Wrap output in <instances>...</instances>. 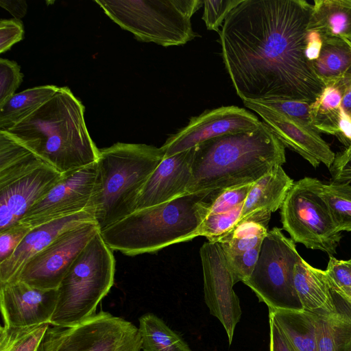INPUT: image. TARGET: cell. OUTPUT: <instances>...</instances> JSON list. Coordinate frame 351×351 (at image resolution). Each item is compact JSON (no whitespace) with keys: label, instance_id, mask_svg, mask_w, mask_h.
I'll use <instances>...</instances> for the list:
<instances>
[{"label":"cell","instance_id":"obj_1","mask_svg":"<svg viewBox=\"0 0 351 351\" xmlns=\"http://www.w3.org/2000/svg\"><path fill=\"white\" fill-rule=\"evenodd\" d=\"M313 4L305 0H243L219 33L221 55L243 101L313 103L325 86L305 54Z\"/></svg>","mask_w":351,"mask_h":351},{"label":"cell","instance_id":"obj_2","mask_svg":"<svg viewBox=\"0 0 351 351\" xmlns=\"http://www.w3.org/2000/svg\"><path fill=\"white\" fill-rule=\"evenodd\" d=\"M285 162V147L263 121L254 130L220 136L194 147L187 193L254 183Z\"/></svg>","mask_w":351,"mask_h":351},{"label":"cell","instance_id":"obj_3","mask_svg":"<svg viewBox=\"0 0 351 351\" xmlns=\"http://www.w3.org/2000/svg\"><path fill=\"white\" fill-rule=\"evenodd\" d=\"M62 174L96 162L99 149L84 120V106L71 90L54 95L28 117L4 130Z\"/></svg>","mask_w":351,"mask_h":351},{"label":"cell","instance_id":"obj_4","mask_svg":"<svg viewBox=\"0 0 351 351\" xmlns=\"http://www.w3.org/2000/svg\"><path fill=\"white\" fill-rule=\"evenodd\" d=\"M219 191L186 193L171 201L136 210L101 231L112 251L134 256L155 253L197 237Z\"/></svg>","mask_w":351,"mask_h":351},{"label":"cell","instance_id":"obj_5","mask_svg":"<svg viewBox=\"0 0 351 351\" xmlns=\"http://www.w3.org/2000/svg\"><path fill=\"white\" fill-rule=\"evenodd\" d=\"M164 156L161 147L146 144L99 149L90 207L101 231L136 211L142 188Z\"/></svg>","mask_w":351,"mask_h":351},{"label":"cell","instance_id":"obj_6","mask_svg":"<svg viewBox=\"0 0 351 351\" xmlns=\"http://www.w3.org/2000/svg\"><path fill=\"white\" fill-rule=\"evenodd\" d=\"M115 258L101 231L86 245L63 277L50 325L72 326L95 315L114 285Z\"/></svg>","mask_w":351,"mask_h":351},{"label":"cell","instance_id":"obj_7","mask_svg":"<svg viewBox=\"0 0 351 351\" xmlns=\"http://www.w3.org/2000/svg\"><path fill=\"white\" fill-rule=\"evenodd\" d=\"M95 2L122 29L142 42L163 47L184 45L199 35L192 16L203 6L202 0H119Z\"/></svg>","mask_w":351,"mask_h":351},{"label":"cell","instance_id":"obj_8","mask_svg":"<svg viewBox=\"0 0 351 351\" xmlns=\"http://www.w3.org/2000/svg\"><path fill=\"white\" fill-rule=\"evenodd\" d=\"M301 258L295 243L274 227L268 231L256 267L243 283L269 309L303 311L293 281L294 266Z\"/></svg>","mask_w":351,"mask_h":351},{"label":"cell","instance_id":"obj_9","mask_svg":"<svg viewBox=\"0 0 351 351\" xmlns=\"http://www.w3.org/2000/svg\"><path fill=\"white\" fill-rule=\"evenodd\" d=\"M138 328L100 311L72 326L49 325L37 351H141Z\"/></svg>","mask_w":351,"mask_h":351},{"label":"cell","instance_id":"obj_10","mask_svg":"<svg viewBox=\"0 0 351 351\" xmlns=\"http://www.w3.org/2000/svg\"><path fill=\"white\" fill-rule=\"evenodd\" d=\"M280 216L282 229L295 243L330 256L336 253L341 232L316 191L313 178L305 177L293 183L280 208Z\"/></svg>","mask_w":351,"mask_h":351},{"label":"cell","instance_id":"obj_11","mask_svg":"<svg viewBox=\"0 0 351 351\" xmlns=\"http://www.w3.org/2000/svg\"><path fill=\"white\" fill-rule=\"evenodd\" d=\"M100 231L96 221L64 231L29 258L10 281L19 280L43 290L57 289L80 253Z\"/></svg>","mask_w":351,"mask_h":351},{"label":"cell","instance_id":"obj_12","mask_svg":"<svg viewBox=\"0 0 351 351\" xmlns=\"http://www.w3.org/2000/svg\"><path fill=\"white\" fill-rule=\"evenodd\" d=\"M204 301L210 313L223 326L231 345L242 311L225 252L218 242H204L199 250Z\"/></svg>","mask_w":351,"mask_h":351},{"label":"cell","instance_id":"obj_13","mask_svg":"<svg viewBox=\"0 0 351 351\" xmlns=\"http://www.w3.org/2000/svg\"><path fill=\"white\" fill-rule=\"evenodd\" d=\"M97 175V162L62 174L61 179L21 219L34 228L90 207Z\"/></svg>","mask_w":351,"mask_h":351},{"label":"cell","instance_id":"obj_14","mask_svg":"<svg viewBox=\"0 0 351 351\" xmlns=\"http://www.w3.org/2000/svg\"><path fill=\"white\" fill-rule=\"evenodd\" d=\"M263 121L250 111L235 106L206 110L192 117L184 128L171 134L161 147L169 157L220 136L252 131Z\"/></svg>","mask_w":351,"mask_h":351},{"label":"cell","instance_id":"obj_15","mask_svg":"<svg viewBox=\"0 0 351 351\" xmlns=\"http://www.w3.org/2000/svg\"><path fill=\"white\" fill-rule=\"evenodd\" d=\"M256 112L285 147L295 152L313 167L321 163L328 169L332 165L335 154L313 127L293 119L258 102L243 101Z\"/></svg>","mask_w":351,"mask_h":351},{"label":"cell","instance_id":"obj_16","mask_svg":"<svg viewBox=\"0 0 351 351\" xmlns=\"http://www.w3.org/2000/svg\"><path fill=\"white\" fill-rule=\"evenodd\" d=\"M57 300V289H39L19 280L1 284L3 325L25 327L50 324Z\"/></svg>","mask_w":351,"mask_h":351},{"label":"cell","instance_id":"obj_17","mask_svg":"<svg viewBox=\"0 0 351 351\" xmlns=\"http://www.w3.org/2000/svg\"><path fill=\"white\" fill-rule=\"evenodd\" d=\"M62 176V173L45 164L1 187L0 231L19 222Z\"/></svg>","mask_w":351,"mask_h":351},{"label":"cell","instance_id":"obj_18","mask_svg":"<svg viewBox=\"0 0 351 351\" xmlns=\"http://www.w3.org/2000/svg\"><path fill=\"white\" fill-rule=\"evenodd\" d=\"M193 147L162 159L138 195L136 210L160 204L187 193Z\"/></svg>","mask_w":351,"mask_h":351},{"label":"cell","instance_id":"obj_19","mask_svg":"<svg viewBox=\"0 0 351 351\" xmlns=\"http://www.w3.org/2000/svg\"><path fill=\"white\" fill-rule=\"evenodd\" d=\"M294 286L303 311L319 317H330L351 309L340 308L346 301L331 287L325 271L310 265L302 258L293 269Z\"/></svg>","mask_w":351,"mask_h":351},{"label":"cell","instance_id":"obj_20","mask_svg":"<svg viewBox=\"0 0 351 351\" xmlns=\"http://www.w3.org/2000/svg\"><path fill=\"white\" fill-rule=\"evenodd\" d=\"M88 221H95L92 208L33 228L12 255L0 263V285L10 281L29 258L44 250L62 232Z\"/></svg>","mask_w":351,"mask_h":351},{"label":"cell","instance_id":"obj_21","mask_svg":"<svg viewBox=\"0 0 351 351\" xmlns=\"http://www.w3.org/2000/svg\"><path fill=\"white\" fill-rule=\"evenodd\" d=\"M293 183L282 166H277L263 176L253 183L237 223L255 214L271 215L281 208Z\"/></svg>","mask_w":351,"mask_h":351},{"label":"cell","instance_id":"obj_22","mask_svg":"<svg viewBox=\"0 0 351 351\" xmlns=\"http://www.w3.org/2000/svg\"><path fill=\"white\" fill-rule=\"evenodd\" d=\"M307 31L351 42V0H315Z\"/></svg>","mask_w":351,"mask_h":351},{"label":"cell","instance_id":"obj_23","mask_svg":"<svg viewBox=\"0 0 351 351\" xmlns=\"http://www.w3.org/2000/svg\"><path fill=\"white\" fill-rule=\"evenodd\" d=\"M45 164L5 131L0 130V188Z\"/></svg>","mask_w":351,"mask_h":351},{"label":"cell","instance_id":"obj_24","mask_svg":"<svg viewBox=\"0 0 351 351\" xmlns=\"http://www.w3.org/2000/svg\"><path fill=\"white\" fill-rule=\"evenodd\" d=\"M319 56L311 62L318 79L326 86L333 85L351 68V45L337 37H322Z\"/></svg>","mask_w":351,"mask_h":351},{"label":"cell","instance_id":"obj_25","mask_svg":"<svg viewBox=\"0 0 351 351\" xmlns=\"http://www.w3.org/2000/svg\"><path fill=\"white\" fill-rule=\"evenodd\" d=\"M269 317L278 326L294 351H318L313 315L304 311L269 309Z\"/></svg>","mask_w":351,"mask_h":351},{"label":"cell","instance_id":"obj_26","mask_svg":"<svg viewBox=\"0 0 351 351\" xmlns=\"http://www.w3.org/2000/svg\"><path fill=\"white\" fill-rule=\"evenodd\" d=\"M59 87L45 85L15 93L0 108V130L18 124L49 100Z\"/></svg>","mask_w":351,"mask_h":351},{"label":"cell","instance_id":"obj_27","mask_svg":"<svg viewBox=\"0 0 351 351\" xmlns=\"http://www.w3.org/2000/svg\"><path fill=\"white\" fill-rule=\"evenodd\" d=\"M138 322L143 351H192L187 343L155 314L145 313Z\"/></svg>","mask_w":351,"mask_h":351},{"label":"cell","instance_id":"obj_28","mask_svg":"<svg viewBox=\"0 0 351 351\" xmlns=\"http://www.w3.org/2000/svg\"><path fill=\"white\" fill-rule=\"evenodd\" d=\"M343 94L335 85L326 86L311 104L312 125L319 132L338 137L344 114L342 108Z\"/></svg>","mask_w":351,"mask_h":351},{"label":"cell","instance_id":"obj_29","mask_svg":"<svg viewBox=\"0 0 351 351\" xmlns=\"http://www.w3.org/2000/svg\"><path fill=\"white\" fill-rule=\"evenodd\" d=\"M314 187L326 203L332 219L339 232H351V184L323 182L313 178Z\"/></svg>","mask_w":351,"mask_h":351},{"label":"cell","instance_id":"obj_30","mask_svg":"<svg viewBox=\"0 0 351 351\" xmlns=\"http://www.w3.org/2000/svg\"><path fill=\"white\" fill-rule=\"evenodd\" d=\"M318 351H345L351 333V309L330 317L314 315Z\"/></svg>","mask_w":351,"mask_h":351},{"label":"cell","instance_id":"obj_31","mask_svg":"<svg viewBox=\"0 0 351 351\" xmlns=\"http://www.w3.org/2000/svg\"><path fill=\"white\" fill-rule=\"evenodd\" d=\"M49 324L0 328V351H37Z\"/></svg>","mask_w":351,"mask_h":351},{"label":"cell","instance_id":"obj_32","mask_svg":"<svg viewBox=\"0 0 351 351\" xmlns=\"http://www.w3.org/2000/svg\"><path fill=\"white\" fill-rule=\"evenodd\" d=\"M243 204L228 212L208 214L198 228L197 237L204 236L208 241L217 242L236 226Z\"/></svg>","mask_w":351,"mask_h":351},{"label":"cell","instance_id":"obj_33","mask_svg":"<svg viewBox=\"0 0 351 351\" xmlns=\"http://www.w3.org/2000/svg\"><path fill=\"white\" fill-rule=\"evenodd\" d=\"M325 271L332 289L351 304V258L338 260L330 256Z\"/></svg>","mask_w":351,"mask_h":351},{"label":"cell","instance_id":"obj_34","mask_svg":"<svg viewBox=\"0 0 351 351\" xmlns=\"http://www.w3.org/2000/svg\"><path fill=\"white\" fill-rule=\"evenodd\" d=\"M262 244L236 255H226L228 265L232 275L234 284L244 282L252 275L257 261Z\"/></svg>","mask_w":351,"mask_h":351},{"label":"cell","instance_id":"obj_35","mask_svg":"<svg viewBox=\"0 0 351 351\" xmlns=\"http://www.w3.org/2000/svg\"><path fill=\"white\" fill-rule=\"evenodd\" d=\"M23 78L21 67L16 62L0 58V108L15 94Z\"/></svg>","mask_w":351,"mask_h":351},{"label":"cell","instance_id":"obj_36","mask_svg":"<svg viewBox=\"0 0 351 351\" xmlns=\"http://www.w3.org/2000/svg\"><path fill=\"white\" fill-rule=\"evenodd\" d=\"M253 183L219 191L212 201L209 214L228 212L244 203Z\"/></svg>","mask_w":351,"mask_h":351},{"label":"cell","instance_id":"obj_37","mask_svg":"<svg viewBox=\"0 0 351 351\" xmlns=\"http://www.w3.org/2000/svg\"><path fill=\"white\" fill-rule=\"evenodd\" d=\"M243 0L204 1L202 20L208 30L219 32L230 12Z\"/></svg>","mask_w":351,"mask_h":351},{"label":"cell","instance_id":"obj_38","mask_svg":"<svg viewBox=\"0 0 351 351\" xmlns=\"http://www.w3.org/2000/svg\"><path fill=\"white\" fill-rule=\"evenodd\" d=\"M32 229L28 225L19 221L0 231V263L12 255Z\"/></svg>","mask_w":351,"mask_h":351},{"label":"cell","instance_id":"obj_39","mask_svg":"<svg viewBox=\"0 0 351 351\" xmlns=\"http://www.w3.org/2000/svg\"><path fill=\"white\" fill-rule=\"evenodd\" d=\"M258 103L263 104L289 118L313 127L311 124L310 114L312 103L293 100Z\"/></svg>","mask_w":351,"mask_h":351},{"label":"cell","instance_id":"obj_40","mask_svg":"<svg viewBox=\"0 0 351 351\" xmlns=\"http://www.w3.org/2000/svg\"><path fill=\"white\" fill-rule=\"evenodd\" d=\"M24 35L23 23L15 19L0 21V52L8 51L21 41Z\"/></svg>","mask_w":351,"mask_h":351},{"label":"cell","instance_id":"obj_41","mask_svg":"<svg viewBox=\"0 0 351 351\" xmlns=\"http://www.w3.org/2000/svg\"><path fill=\"white\" fill-rule=\"evenodd\" d=\"M333 182H339L351 171V145L336 155L332 165L329 169Z\"/></svg>","mask_w":351,"mask_h":351},{"label":"cell","instance_id":"obj_42","mask_svg":"<svg viewBox=\"0 0 351 351\" xmlns=\"http://www.w3.org/2000/svg\"><path fill=\"white\" fill-rule=\"evenodd\" d=\"M269 318V351H294L278 326L271 318Z\"/></svg>","mask_w":351,"mask_h":351},{"label":"cell","instance_id":"obj_43","mask_svg":"<svg viewBox=\"0 0 351 351\" xmlns=\"http://www.w3.org/2000/svg\"><path fill=\"white\" fill-rule=\"evenodd\" d=\"M333 85L342 92V108L351 117V68Z\"/></svg>","mask_w":351,"mask_h":351},{"label":"cell","instance_id":"obj_44","mask_svg":"<svg viewBox=\"0 0 351 351\" xmlns=\"http://www.w3.org/2000/svg\"><path fill=\"white\" fill-rule=\"evenodd\" d=\"M322 45L321 36L312 31H307L305 54L307 60L311 62L319 56Z\"/></svg>","mask_w":351,"mask_h":351},{"label":"cell","instance_id":"obj_45","mask_svg":"<svg viewBox=\"0 0 351 351\" xmlns=\"http://www.w3.org/2000/svg\"><path fill=\"white\" fill-rule=\"evenodd\" d=\"M0 5L8 11L14 19L20 20L27 13V4L25 1L0 0Z\"/></svg>","mask_w":351,"mask_h":351},{"label":"cell","instance_id":"obj_46","mask_svg":"<svg viewBox=\"0 0 351 351\" xmlns=\"http://www.w3.org/2000/svg\"><path fill=\"white\" fill-rule=\"evenodd\" d=\"M339 182L351 183V171H350L347 175H346Z\"/></svg>","mask_w":351,"mask_h":351},{"label":"cell","instance_id":"obj_47","mask_svg":"<svg viewBox=\"0 0 351 351\" xmlns=\"http://www.w3.org/2000/svg\"><path fill=\"white\" fill-rule=\"evenodd\" d=\"M345 351H351V333L347 340Z\"/></svg>","mask_w":351,"mask_h":351},{"label":"cell","instance_id":"obj_48","mask_svg":"<svg viewBox=\"0 0 351 351\" xmlns=\"http://www.w3.org/2000/svg\"><path fill=\"white\" fill-rule=\"evenodd\" d=\"M350 45H351V42H350Z\"/></svg>","mask_w":351,"mask_h":351}]
</instances>
